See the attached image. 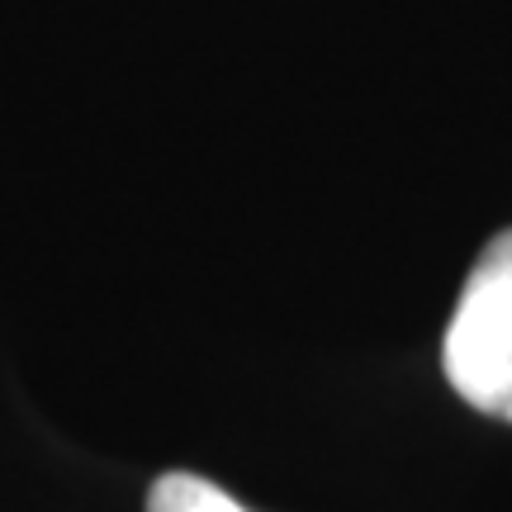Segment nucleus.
<instances>
[{
	"label": "nucleus",
	"instance_id": "1",
	"mask_svg": "<svg viewBox=\"0 0 512 512\" xmlns=\"http://www.w3.org/2000/svg\"><path fill=\"white\" fill-rule=\"evenodd\" d=\"M441 366L470 408L512 422V228H503L465 275Z\"/></svg>",
	"mask_w": 512,
	"mask_h": 512
},
{
	"label": "nucleus",
	"instance_id": "2",
	"mask_svg": "<svg viewBox=\"0 0 512 512\" xmlns=\"http://www.w3.org/2000/svg\"><path fill=\"white\" fill-rule=\"evenodd\" d=\"M147 512H247V508H242L228 489H219L214 479L171 470V475H162L157 484H152Z\"/></svg>",
	"mask_w": 512,
	"mask_h": 512
}]
</instances>
